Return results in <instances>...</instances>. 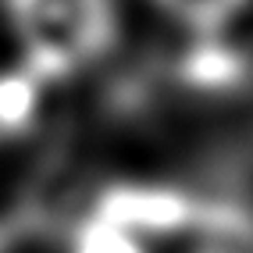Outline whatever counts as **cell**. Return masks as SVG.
Segmentation results:
<instances>
[{
	"instance_id": "1",
	"label": "cell",
	"mask_w": 253,
	"mask_h": 253,
	"mask_svg": "<svg viewBox=\"0 0 253 253\" xmlns=\"http://www.w3.org/2000/svg\"><path fill=\"white\" fill-rule=\"evenodd\" d=\"M18 50L40 75H79L118 43V0H4Z\"/></svg>"
},
{
	"instance_id": "2",
	"label": "cell",
	"mask_w": 253,
	"mask_h": 253,
	"mask_svg": "<svg viewBox=\"0 0 253 253\" xmlns=\"http://www.w3.org/2000/svg\"><path fill=\"white\" fill-rule=\"evenodd\" d=\"M175 18V25H189L200 32H214L225 25H239L246 14H253V0H157Z\"/></svg>"
}]
</instances>
